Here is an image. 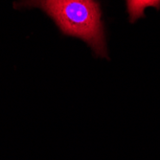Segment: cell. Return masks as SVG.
Instances as JSON below:
<instances>
[{"mask_svg":"<svg viewBox=\"0 0 160 160\" xmlns=\"http://www.w3.org/2000/svg\"><path fill=\"white\" fill-rule=\"evenodd\" d=\"M127 11L130 22L145 17V10L147 8L160 9V0H126Z\"/></svg>","mask_w":160,"mask_h":160,"instance_id":"2","label":"cell"},{"mask_svg":"<svg viewBox=\"0 0 160 160\" xmlns=\"http://www.w3.org/2000/svg\"><path fill=\"white\" fill-rule=\"evenodd\" d=\"M18 6L43 10L63 35L83 40L98 57L108 58L102 12L97 0H21Z\"/></svg>","mask_w":160,"mask_h":160,"instance_id":"1","label":"cell"}]
</instances>
